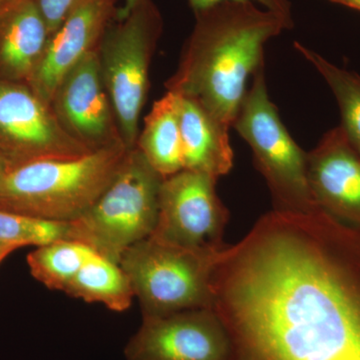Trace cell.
Wrapping results in <instances>:
<instances>
[{
	"label": "cell",
	"instance_id": "7402d4cb",
	"mask_svg": "<svg viewBox=\"0 0 360 360\" xmlns=\"http://www.w3.org/2000/svg\"><path fill=\"white\" fill-rule=\"evenodd\" d=\"M82 0H32L49 27V33L53 34L63 25L73 9Z\"/></svg>",
	"mask_w": 360,
	"mask_h": 360
},
{
	"label": "cell",
	"instance_id": "9c48e42d",
	"mask_svg": "<svg viewBox=\"0 0 360 360\" xmlns=\"http://www.w3.org/2000/svg\"><path fill=\"white\" fill-rule=\"evenodd\" d=\"M92 153L63 129L32 87L0 82V161L4 168Z\"/></svg>",
	"mask_w": 360,
	"mask_h": 360
},
{
	"label": "cell",
	"instance_id": "e0dca14e",
	"mask_svg": "<svg viewBox=\"0 0 360 360\" xmlns=\"http://www.w3.org/2000/svg\"><path fill=\"white\" fill-rule=\"evenodd\" d=\"M65 293L89 303H101L112 311L129 309L135 297L129 277L120 264L92 252Z\"/></svg>",
	"mask_w": 360,
	"mask_h": 360
},
{
	"label": "cell",
	"instance_id": "603a6c76",
	"mask_svg": "<svg viewBox=\"0 0 360 360\" xmlns=\"http://www.w3.org/2000/svg\"><path fill=\"white\" fill-rule=\"evenodd\" d=\"M141 1V0H123V6L120 7V11H118V18L127 15Z\"/></svg>",
	"mask_w": 360,
	"mask_h": 360
},
{
	"label": "cell",
	"instance_id": "44dd1931",
	"mask_svg": "<svg viewBox=\"0 0 360 360\" xmlns=\"http://www.w3.org/2000/svg\"><path fill=\"white\" fill-rule=\"evenodd\" d=\"M189 6L193 9L194 14L206 11L210 7L217 6L225 1H238V2H253L262 8L272 11L281 16V18L290 28L293 27L292 6H291L290 0H187Z\"/></svg>",
	"mask_w": 360,
	"mask_h": 360
},
{
	"label": "cell",
	"instance_id": "7c38bea8",
	"mask_svg": "<svg viewBox=\"0 0 360 360\" xmlns=\"http://www.w3.org/2000/svg\"><path fill=\"white\" fill-rule=\"evenodd\" d=\"M120 0H82L51 35L44 58L30 86L51 105L63 77L91 51H96L108 25L118 15Z\"/></svg>",
	"mask_w": 360,
	"mask_h": 360
},
{
	"label": "cell",
	"instance_id": "ba28073f",
	"mask_svg": "<svg viewBox=\"0 0 360 360\" xmlns=\"http://www.w3.org/2000/svg\"><path fill=\"white\" fill-rule=\"evenodd\" d=\"M217 179L182 169L163 179L151 238L184 248L224 250L229 212L217 193Z\"/></svg>",
	"mask_w": 360,
	"mask_h": 360
},
{
	"label": "cell",
	"instance_id": "52a82bcc",
	"mask_svg": "<svg viewBox=\"0 0 360 360\" xmlns=\"http://www.w3.org/2000/svg\"><path fill=\"white\" fill-rule=\"evenodd\" d=\"M162 28L155 2L141 0L127 15L116 16L97 47L103 82L129 149L136 146L139 118L148 98L149 68Z\"/></svg>",
	"mask_w": 360,
	"mask_h": 360
},
{
	"label": "cell",
	"instance_id": "7a4b0ae2",
	"mask_svg": "<svg viewBox=\"0 0 360 360\" xmlns=\"http://www.w3.org/2000/svg\"><path fill=\"white\" fill-rule=\"evenodd\" d=\"M194 15L193 32L165 87L193 99L231 129L248 80L264 65L265 44L291 28L253 2H221Z\"/></svg>",
	"mask_w": 360,
	"mask_h": 360
},
{
	"label": "cell",
	"instance_id": "4fadbf2b",
	"mask_svg": "<svg viewBox=\"0 0 360 360\" xmlns=\"http://www.w3.org/2000/svg\"><path fill=\"white\" fill-rule=\"evenodd\" d=\"M307 172L319 207L360 229V155L341 127L329 130L307 153Z\"/></svg>",
	"mask_w": 360,
	"mask_h": 360
},
{
	"label": "cell",
	"instance_id": "d6986e66",
	"mask_svg": "<svg viewBox=\"0 0 360 360\" xmlns=\"http://www.w3.org/2000/svg\"><path fill=\"white\" fill-rule=\"evenodd\" d=\"M94 250L77 241H53L27 255L32 276L51 290L65 292Z\"/></svg>",
	"mask_w": 360,
	"mask_h": 360
},
{
	"label": "cell",
	"instance_id": "4316f807",
	"mask_svg": "<svg viewBox=\"0 0 360 360\" xmlns=\"http://www.w3.org/2000/svg\"><path fill=\"white\" fill-rule=\"evenodd\" d=\"M2 170H4V167H2L1 161H0V174H1Z\"/></svg>",
	"mask_w": 360,
	"mask_h": 360
},
{
	"label": "cell",
	"instance_id": "5b68a950",
	"mask_svg": "<svg viewBox=\"0 0 360 360\" xmlns=\"http://www.w3.org/2000/svg\"><path fill=\"white\" fill-rule=\"evenodd\" d=\"M224 250L184 248L149 236L125 251L120 265L142 316H160L212 309V276Z\"/></svg>",
	"mask_w": 360,
	"mask_h": 360
},
{
	"label": "cell",
	"instance_id": "8fae6325",
	"mask_svg": "<svg viewBox=\"0 0 360 360\" xmlns=\"http://www.w3.org/2000/svg\"><path fill=\"white\" fill-rule=\"evenodd\" d=\"M51 106L63 129L89 150L124 144L101 75L97 49L66 73Z\"/></svg>",
	"mask_w": 360,
	"mask_h": 360
},
{
	"label": "cell",
	"instance_id": "ffe728a7",
	"mask_svg": "<svg viewBox=\"0 0 360 360\" xmlns=\"http://www.w3.org/2000/svg\"><path fill=\"white\" fill-rule=\"evenodd\" d=\"M68 224L0 210V243L20 248L47 245L66 239Z\"/></svg>",
	"mask_w": 360,
	"mask_h": 360
},
{
	"label": "cell",
	"instance_id": "484cf974",
	"mask_svg": "<svg viewBox=\"0 0 360 360\" xmlns=\"http://www.w3.org/2000/svg\"><path fill=\"white\" fill-rule=\"evenodd\" d=\"M20 0H0V11H4L7 7L13 6Z\"/></svg>",
	"mask_w": 360,
	"mask_h": 360
},
{
	"label": "cell",
	"instance_id": "30bf717a",
	"mask_svg": "<svg viewBox=\"0 0 360 360\" xmlns=\"http://www.w3.org/2000/svg\"><path fill=\"white\" fill-rule=\"evenodd\" d=\"M229 343L212 309L142 316L127 342V360H226Z\"/></svg>",
	"mask_w": 360,
	"mask_h": 360
},
{
	"label": "cell",
	"instance_id": "9a60e30c",
	"mask_svg": "<svg viewBox=\"0 0 360 360\" xmlns=\"http://www.w3.org/2000/svg\"><path fill=\"white\" fill-rule=\"evenodd\" d=\"M184 169L219 180L233 167L229 127L193 99L177 96Z\"/></svg>",
	"mask_w": 360,
	"mask_h": 360
},
{
	"label": "cell",
	"instance_id": "cb8c5ba5",
	"mask_svg": "<svg viewBox=\"0 0 360 360\" xmlns=\"http://www.w3.org/2000/svg\"><path fill=\"white\" fill-rule=\"evenodd\" d=\"M18 246L0 243V264L14 250H18Z\"/></svg>",
	"mask_w": 360,
	"mask_h": 360
},
{
	"label": "cell",
	"instance_id": "277c9868",
	"mask_svg": "<svg viewBox=\"0 0 360 360\" xmlns=\"http://www.w3.org/2000/svg\"><path fill=\"white\" fill-rule=\"evenodd\" d=\"M163 179L136 146L129 149L96 203L68 222L66 239L120 264L125 251L155 231Z\"/></svg>",
	"mask_w": 360,
	"mask_h": 360
},
{
	"label": "cell",
	"instance_id": "6da1fadb",
	"mask_svg": "<svg viewBox=\"0 0 360 360\" xmlns=\"http://www.w3.org/2000/svg\"><path fill=\"white\" fill-rule=\"evenodd\" d=\"M226 360H360V229L272 210L212 276Z\"/></svg>",
	"mask_w": 360,
	"mask_h": 360
},
{
	"label": "cell",
	"instance_id": "d4e9b609",
	"mask_svg": "<svg viewBox=\"0 0 360 360\" xmlns=\"http://www.w3.org/2000/svg\"><path fill=\"white\" fill-rule=\"evenodd\" d=\"M329 1L342 4V6L350 7V8L356 9V11H360V0H329Z\"/></svg>",
	"mask_w": 360,
	"mask_h": 360
},
{
	"label": "cell",
	"instance_id": "2e32d148",
	"mask_svg": "<svg viewBox=\"0 0 360 360\" xmlns=\"http://www.w3.org/2000/svg\"><path fill=\"white\" fill-rule=\"evenodd\" d=\"M136 148L163 179L184 169L176 94L167 91L155 101L144 118Z\"/></svg>",
	"mask_w": 360,
	"mask_h": 360
},
{
	"label": "cell",
	"instance_id": "5bb4252c",
	"mask_svg": "<svg viewBox=\"0 0 360 360\" xmlns=\"http://www.w3.org/2000/svg\"><path fill=\"white\" fill-rule=\"evenodd\" d=\"M51 39L32 0L0 11V82L30 84Z\"/></svg>",
	"mask_w": 360,
	"mask_h": 360
},
{
	"label": "cell",
	"instance_id": "ac0fdd59",
	"mask_svg": "<svg viewBox=\"0 0 360 360\" xmlns=\"http://www.w3.org/2000/svg\"><path fill=\"white\" fill-rule=\"evenodd\" d=\"M295 47L310 65L314 66L333 90L342 118L341 129L360 155V77L333 65L300 42L295 41Z\"/></svg>",
	"mask_w": 360,
	"mask_h": 360
},
{
	"label": "cell",
	"instance_id": "3957f363",
	"mask_svg": "<svg viewBox=\"0 0 360 360\" xmlns=\"http://www.w3.org/2000/svg\"><path fill=\"white\" fill-rule=\"evenodd\" d=\"M129 150L120 144L77 158L4 168L0 210L51 221L79 219L110 186Z\"/></svg>",
	"mask_w": 360,
	"mask_h": 360
},
{
	"label": "cell",
	"instance_id": "8992f818",
	"mask_svg": "<svg viewBox=\"0 0 360 360\" xmlns=\"http://www.w3.org/2000/svg\"><path fill=\"white\" fill-rule=\"evenodd\" d=\"M232 127L250 146L255 167L271 193L274 210L310 213L321 210L307 180V153L293 141L270 101L264 65L253 75Z\"/></svg>",
	"mask_w": 360,
	"mask_h": 360
}]
</instances>
